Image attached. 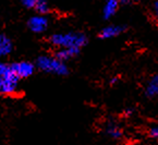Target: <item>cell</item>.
Masks as SVG:
<instances>
[{
  "instance_id": "cell-12",
  "label": "cell",
  "mask_w": 158,
  "mask_h": 145,
  "mask_svg": "<svg viewBox=\"0 0 158 145\" xmlns=\"http://www.w3.org/2000/svg\"><path fill=\"white\" fill-rule=\"evenodd\" d=\"M34 9L38 14H43V15H45L46 13H48L49 12V5H48V2H47V0H37Z\"/></svg>"
},
{
  "instance_id": "cell-5",
  "label": "cell",
  "mask_w": 158,
  "mask_h": 145,
  "mask_svg": "<svg viewBox=\"0 0 158 145\" xmlns=\"http://www.w3.org/2000/svg\"><path fill=\"white\" fill-rule=\"evenodd\" d=\"M127 31L126 25H118V24H112V25L105 26L102 28L98 34L99 38L102 39H111V38L118 37V36L122 35Z\"/></svg>"
},
{
  "instance_id": "cell-8",
  "label": "cell",
  "mask_w": 158,
  "mask_h": 145,
  "mask_svg": "<svg viewBox=\"0 0 158 145\" xmlns=\"http://www.w3.org/2000/svg\"><path fill=\"white\" fill-rule=\"evenodd\" d=\"M120 2L119 0H106L105 1L104 8H102V17L105 20H109L117 13Z\"/></svg>"
},
{
  "instance_id": "cell-3",
  "label": "cell",
  "mask_w": 158,
  "mask_h": 145,
  "mask_svg": "<svg viewBox=\"0 0 158 145\" xmlns=\"http://www.w3.org/2000/svg\"><path fill=\"white\" fill-rule=\"evenodd\" d=\"M20 77L11 70L10 64L0 61V94L12 95L18 91Z\"/></svg>"
},
{
  "instance_id": "cell-7",
  "label": "cell",
  "mask_w": 158,
  "mask_h": 145,
  "mask_svg": "<svg viewBox=\"0 0 158 145\" xmlns=\"http://www.w3.org/2000/svg\"><path fill=\"white\" fill-rule=\"evenodd\" d=\"M105 134L112 140H121L123 138V130L114 121H108L104 128Z\"/></svg>"
},
{
  "instance_id": "cell-9",
  "label": "cell",
  "mask_w": 158,
  "mask_h": 145,
  "mask_svg": "<svg viewBox=\"0 0 158 145\" xmlns=\"http://www.w3.org/2000/svg\"><path fill=\"white\" fill-rule=\"evenodd\" d=\"M144 94L147 98H154L158 96V74H155L149 79L145 86Z\"/></svg>"
},
{
  "instance_id": "cell-4",
  "label": "cell",
  "mask_w": 158,
  "mask_h": 145,
  "mask_svg": "<svg viewBox=\"0 0 158 145\" xmlns=\"http://www.w3.org/2000/svg\"><path fill=\"white\" fill-rule=\"evenodd\" d=\"M11 70L15 73L18 77L21 79H26L33 75L35 71V66L30 61H19V62H13L10 64Z\"/></svg>"
},
{
  "instance_id": "cell-2",
  "label": "cell",
  "mask_w": 158,
  "mask_h": 145,
  "mask_svg": "<svg viewBox=\"0 0 158 145\" xmlns=\"http://www.w3.org/2000/svg\"><path fill=\"white\" fill-rule=\"evenodd\" d=\"M36 67L40 71L60 77H65L70 72L65 61L60 60L55 56H40L36 59Z\"/></svg>"
},
{
  "instance_id": "cell-11",
  "label": "cell",
  "mask_w": 158,
  "mask_h": 145,
  "mask_svg": "<svg viewBox=\"0 0 158 145\" xmlns=\"http://www.w3.org/2000/svg\"><path fill=\"white\" fill-rule=\"evenodd\" d=\"M80 52H81V49H77V48H59L55 54V57H57L62 61H67L77 56Z\"/></svg>"
},
{
  "instance_id": "cell-16",
  "label": "cell",
  "mask_w": 158,
  "mask_h": 145,
  "mask_svg": "<svg viewBox=\"0 0 158 145\" xmlns=\"http://www.w3.org/2000/svg\"><path fill=\"white\" fill-rule=\"evenodd\" d=\"M133 111H134V110H133V108L129 107V108H126L123 112H124V115L128 116V117H129V116H132L133 115Z\"/></svg>"
},
{
  "instance_id": "cell-13",
  "label": "cell",
  "mask_w": 158,
  "mask_h": 145,
  "mask_svg": "<svg viewBox=\"0 0 158 145\" xmlns=\"http://www.w3.org/2000/svg\"><path fill=\"white\" fill-rule=\"evenodd\" d=\"M148 135L151 136L153 140L158 141V124H156V126H153L149 128Z\"/></svg>"
},
{
  "instance_id": "cell-10",
  "label": "cell",
  "mask_w": 158,
  "mask_h": 145,
  "mask_svg": "<svg viewBox=\"0 0 158 145\" xmlns=\"http://www.w3.org/2000/svg\"><path fill=\"white\" fill-rule=\"evenodd\" d=\"M13 49L12 40L5 34H0V58L7 57Z\"/></svg>"
},
{
  "instance_id": "cell-14",
  "label": "cell",
  "mask_w": 158,
  "mask_h": 145,
  "mask_svg": "<svg viewBox=\"0 0 158 145\" xmlns=\"http://www.w3.org/2000/svg\"><path fill=\"white\" fill-rule=\"evenodd\" d=\"M37 0H21L23 7H25L26 9H34L35 5H36Z\"/></svg>"
},
{
  "instance_id": "cell-6",
  "label": "cell",
  "mask_w": 158,
  "mask_h": 145,
  "mask_svg": "<svg viewBox=\"0 0 158 145\" xmlns=\"http://www.w3.org/2000/svg\"><path fill=\"white\" fill-rule=\"evenodd\" d=\"M27 26L34 33H44L45 31L48 28V20L43 14H40V15L31 18L27 21Z\"/></svg>"
},
{
  "instance_id": "cell-1",
  "label": "cell",
  "mask_w": 158,
  "mask_h": 145,
  "mask_svg": "<svg viewBox=\"0 0 158 145\" xmlns=\"http://www.w3.org/2000/svg\"><path fill=\"white\" fill-rule=\"evenodd\" d=\"M49 42L58 48H77L82 49L89 43V37L82 32L57 33L49 37Z\"/></svg>"
},
{
  "instance_id": "cell-18",
  "label": "cell",
  "mask_w": 158,
  "mask_h": 145,
  "mask_svg": "<svg viewBox=\"0 0 158 145\" xmlns=\"http://www.w3.org/2000/svg\"><path fill=\"white\" fill-rule=\"evenodd\" d=\"M118 82H119V77H112V79L110 80V84H111V85L117 84V83H118Z\"/></svg>"
},
{
  "instance_id": "cell-15",
  "label": "cell",
  "mask_w": 158,
  "mask_h": 145,
  "mask_svg": "<svg viewBox=\"0 0 158 145\" xmlns=\"http://www.w3.org/2000/svg\"><path fill=\"white\" fill-rule=\"evenodd\" d=\"M152 12H153L154 18L158 23V0H154L153 5H152Z\"/></svg>"
},
{
  "instance_id": "cell-19",
  "label": "cell",
  "mask_w": 158,
  "mask_h": 145,
  "mask_svg": "<svg viewBox=\"0 0 158 145\" xmlns=\"http://www.w3.org/2000/svg\"><path fill=\"white\" fill-rule=\"evenodd\" d=\"M132 1H135V2H139V1H143V0H132Z\"/></svg>"
},
{
  "instance_id": "cell-17",
  "label": "cell",
  "mask_w": 158,
  "mask_h": 145,
  "mask_svg": "<svg viewBox=\"0 0 158 145\" xmlns=\"http://www.w3.org/2000/svg\"><path fill=\"white\" fill-rule=\"evenodd\" d=\"M119 2L121 6H129L132 2V0H119Z\"/></svg>"
}]
</instances>
